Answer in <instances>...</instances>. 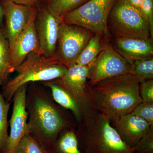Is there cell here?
<instances>
[{"mask_svg": "<svg viewBox=\"0 0 153 153\" xmlns=\"http://www.w3.org/2000/svg\"><path fill=\"white\" fill-rule=\"evenodd\" d=\"M111 121L121 139L130 149L152 127L142 118L131 113Z\"/></svg>", "mask_w": 153, "mask_h": 153, "instance_id": "12", "label": "cell"}, {"mask_svg": "<svg viewBox=\"0 0 153 153\" xmlns=\"http://www.w3.org/2000/svg\"><path fill=\"white\" fill-rule=\"evenodd\" d=\"M89 0H47L43 3L57 19L63 21V18L78 8Z\"/></svg>", "mask_w": 153, "mask_h": 153, "instance_id": "17", "label": "cell"}, {"mask_svg": "<svg viewBox=\"0 0 153 153\" xmlns=\"http://www.w3.org/2000/svg\"><path fill=\"white\" fill-rule=\"evenodd\" d=\"M140 82L128 73L96 83L91 89L99 111L110 121L131 113L143 102L139 91Z\"/></svg>", "mask_w": 153, "mask_h": 153, "instance_id": "1", "label": "cell"}, {"mask_svg": "<svg viewBox=\"0 0 153 153\" xmlns=\"http://www.w3.org/2000/svg\"><path fill=\"white\" fill-rule=\"evenodd\" d=\"M33 112L38 127L48 136L56 135L65 125V121L60 113L44 100L36 99Z\"/></svg>", "mask_w": 153, "mask_h": 153, "instance_id": "14", "label": "cell"}, {"mask_svg": "<svg viewBox=\"0 0 153 153\" xmlns=\"http://www.w3.org/2000/svg\"><path fill=\"white\" fill-rule=\"evenodd\" d=\"M110 122L99 111L89 110L83 114L79 136L84 153H131Z\"/></svg>", "mask_w": 153, "mask_h": 153, "instance_id": "2", "label": "cell"}, {"mask_svg": "<svg viewBox=\"0 0 153 153\" xmlns=\"http://www.w3.org/2000/svg\"><path fill=\"white\" fill-rule=\"evenodd\" d=\"M146 153H153V152H148Z\"/></svg>", "mask_w": 153, "mask_h": 153, "instance_id": "32", "label": "cell"}, {"mask_svg": "<svg viewBox=\"0 0 153 153\" xmlns=\"http://www.w3.org/2000/svg\"><path fill=\"white\" fill-rule=\"evenodd\" d=\"M27 87L26 84L19 88L14 95L13 113L10 122V130L4 148L5 153H16L20 140L29 131L26 110Z\"/></svg>", "mask_w": 153, "mask_h": 153, "instance_id": "11", "label": "cell"}, {"mask_svg": "<svg viewBox=\"0 0 153 153\" xmlns=\"http://www.w3.org/2000/svg\"><path fill=\"white\" fill-rule=\"evenodd\" d=\"M10 46L4 32L0 28V84L6 79L9 74Z\"/></svg>", "mask_w": 153, "mask_h": 153, "instance_id": "20", "label": "cell"}, {"mask_svg": "<svg viewBox=\"0 0 153 153\" xmlns=\"http://www.w3.org/2000/svg\"><path fill=\"white\" fill-rule=\"evenodd\" d=\"M117 0H89L67 14L63 22L90 30L108 38L107 21L110 13Z\"/></svg>", "mask_w": 153, "mask_h": 153, "instance_id": "5", "label": "cell"}, {"mask_svg": "<svg viewBox=\"0 0 153 153\" xmlns=\"http://www.w3.org/2000/svg\"><path fill=\"white\" fill-rule=\"evenodd\" d=\"M88 69L89 66L73 64L68 68L64 75L53 82L70 94L84 112L89 110L99 111L91 88L88 83Z\"/></svg>", "mask_w": 153, "mask_h": 153, "instance_id": "8", "label": "cell"}, {"mask_svg": "<svg viewBox=\"0 0 153 153\" xmlns=\"http://www.w3.org/2000/svg\"><path fill=\"white\" fill-rule=\"evenodd\" d=\"M2 7L5 19L4 33L10 47L27 24L32 7L18 4L9 0H3Z\"/></svg>", "mask_w": 153, "mask_h": 153, "instance_id": "13", "label": "cell"}, {"mask_svg": "<svg viewBox=\"0 0 153 153\" xmlns=\"http://www.w3.org/2000/svg\"><path fill=\"white\" fill-rule=\"evenodd\" d=\"M47 1V0H42V3H44Z\"/></svg>", "mask_w": 153, "mask_h": 153, "instance_id": "31", "label": "cell"}, {"mask_svg": "<svg viewBox=\"0 0 153 153\" xmlns=\"http://www.w3.org/2000/svg\"><path fill=\"white\" fill-rule=\"evenodd\" d=\"M62 22L52 14L43 3L38 6L35 27L40 51L45 57L56 56L59 26Z\"/></svg>", "mask_w": 153, "mask_h": 153, "instance_id": "10", "label": "cell"}, {"mask_svg": "<svg viewBox=\"0 0 153 153\" xmlns=\"http://www.w3.org/2000/svg\"><path fill=\"white\" fill-rule=\"evenodd\" d=\"M140 11L149 24L151 37L153 39V0H143Z\"/></svg>", "mask_w": 153, "mask_h": 153, "instance_id": "26", "label": "cell"}, {"mask_svg": "<svg viewBox=\"0 0 153 153\" xmlns=\"http://www.w3.org/2000/svg\"><path fill=\"white\" fill-rule=\"evenodd\" d=\"M112 46L121 55L131 64L137 60L153 58V39L114 38Z\"/></svg>", "mask_w": 153, "mask_h": 153, "instance_id": "15", "label": "cell"}, {"mask_svg": "<svg viewBox=\"0 0 153 153\" xmlns=\"http://www.w3.org/2000/svg\"><path fill=\"white\" fill-rule=\"evenodd\" d=\"M67 69L56 56L45 57L40 50L32 52L16 69L18 75L5 85L4 96L10 101L19 88L28 82L55 80L64 75Z\"/></svg>", "mask_w": 153, "mask_h": 153, "instance_id": "3", "label": "cell"}, {"mask_svg": "<svg viewBox=\"0 0 153 153\" xmlns=\"http://www.w3.org/2000/svg\"><path fill=\"white\" fill-rule=\"evenodd\" d=\"M18 4L30 6V7H38L42 3V0H9Z\"/></svg>", "mask_w": 153, "mask_h": 153, "instance_id": "28", "label": "cell"}, {"mask_svg": "<svg viewBox=\"0 0 153 153\" xmlns=\"http://www.w3.org/2000/svg\"><path fill=\"white\" fill-rule=\"evenodd\" d=\"M94 33L85 28L60 23L55 55L60 63L68 68L74 63Z\"/></svg>", "mask_w": 153, "mask_h": 153, "instance_id": "6", "label": "cell"}, {"mask_svg": "<svg viewBox=\"0 0 153 153\" xmlns=\"http://www.w3.org/2000/svg\"><path fill=\"white\" fill-rule=\"evenodd\" d=\"M140 82L153 79V58L137 60L131 64L130 73Z\"/></svg>", "mask_w": 153, "mask_h": 153, "instance_id": "19", "label": "cell"}, {"mask_svg": "<svg viewBox=\"0 0 153 153\" xmlns=\"http://www.w3.org/2000/svg\"><path fill=\"white\" fill-rule=\"evenodd\" d=\"M131 64L116 50L112 44L102 42L100 52L89 66L88 83L91 88L104 79L130 73Z\"/></svg>", "mask_w": 153, "mask_h": 153, "instance_id": "7", "label": "cell"}, {"mask_svg": "<svg viewBox=\"0 0 153 153\" xmlns=\"http://www.w3.org/2000/svg\"><path fill=\"white\" fill-rule=\"evenodd\" d=\"M127 2L140 11V7L143 0H125Z\"/></svg>", "mask_w": 153, "mask_h": 153, "instance_id": "29", "label": "cell"}, {"mask_svg": "<svg viewBox=\"0 0 153 153\" xmlns=\"http://www.w3.org/2000/svg\"><path fill=\"white\" fill-rule=\"evenodd\" d=\"M59 153H82L78 147V140L74 132L69 131L63 134L57 144Z\"/></svg>", "mask_w": 153, "mask_h": 153, "instance_id": "21", "label": "cell"}, {"mask_svg": "<svg viewBox=\"0 0 153 153\" xmlns=\"http://www.w3.org/2000/svg\"><path fill=\"white\" fill-rule=\"evenodd\" d=\"M9 108L10 104L5 100L0 91V150L4 149L8 137L7 129Z\"/></svg>", "mask_w": 153, "mask_h": 153, "instance_id": "22", "label": "cell"}, {"mask_svg": "<svg viewBox=\"0 0 153 153\" xmlns=\"http://www.w3.org/2000/svg\"><path fill=\"white\" fill-rule=\"evenodd\" d=\"M139 91L143 101L153 102V79L140 82Z\"/></svg>", "mask_w": 153, "mask_h": 153, "instance_id": "27", "label": "cell"}, {"mask_svg": "<svg viewBox=\"0 0 153 153\" xmlns=\"http://www.w3.org/2000/svg\"><path fill=\"white\" fill-rule=\"evenodd\" d=\"M102 37L99 34H94L73 64L90 66L101 50L102 44Z\"/></svg>", "mask_w": 153, "mask_h": 153, "instance_id": "18", "label": "cell"}, {"mask_svg": "<svg viewBox=\"0 0 153 153\" xmlns=\"http://www.w3.org/2000/svg\"><path fill=\"white\" fill-rule=\"evenodd\" d=\"M131 113L142 118L153 127V102L143 101L134 108Z\"/></svg>", "mask_w": 153, "mask_h": 153, "instance_id": "25", "label": "cell"}, {"mask_svg": "<svg viewBox=\"0 0 153 153\" xmlns=\"http://www.w3.org/2000/svg\"><path fill=\"white\" fill-rule=\"evenodd\" d=\"M107 29L114 38H151L147 22L140 11L125 0H117L114 4L108 16Z\"/></svg>", "mask_w": 153, "mask_h": 153, "instance_id": "4", "label": "cell"}, {"mask_svg": "<svg viewBox=\"0 0 153 153\" xmlns=\"http://www.w3.org/2000/svg\"><path fill=\"white\" fill-rule=\"evenodd\" d=\"M130 151L131 153L153 152V127L142 137L136 144L131 148Z\"/></svg>", "mask_w": 153, "mask_h": 153, "instance_id": "24", "label": "cell"}, {"mask_svg": "<svg viewBox=\"0 0 153 153\" xmlns=\"http://www.w3.org/2000/svg\"><path fill=\"white\" fill-rule=\"evenodd\" d=\"M44 84L51 89L54 100L64 108L70 110L73 113L76 120L79 122L84 112L72 96L54 82H45Z\"/></svg>", "mask_w": 153, "mask_h": 153, "instance_id": "16", "label": "cell"}, {"mask_svg": "<svg viewBox=\"0 0 153 153\" xmlns=\"http://www.w3.org/2000/svg\"><path fill=\"white\" fill-rule=\"evenodd\" d=\"M16 153H46L27 132L19 142Z\"/></svg>", "mask_w": 153, "mask_h": 153, "instance_id": "23", "label": "cell"}, {"mask_svg": "<svg viewBox=\"0 0 153 153\" xmlns=\"http://www.w3.org/2000/svg\"><path fill=\"white\" fill-rule=\"evenodd\" d=\"M4 17V12H3L2 7L0 5V28L1 29L2 27Z\"/></svg>", "mask_w": 153, "mask_h": 153, "instance_id": "30", "label": "cell"}, {"mask_svg": "<svg viewBox=\"0 0 153 153\" xmlns=\"http://www.w3.org/2000/svg\"><path fill=\"white\" fill-rule=\"evenodd\" d=\"M38 7H32L30 19L13 44L10 47L8 73L16 71L30 53L40 50L35 27Z\"/></svg>", "mask_w": 153, "mask_h": 153, "instance_id": "9", "label": "cell"}]
</instances>
